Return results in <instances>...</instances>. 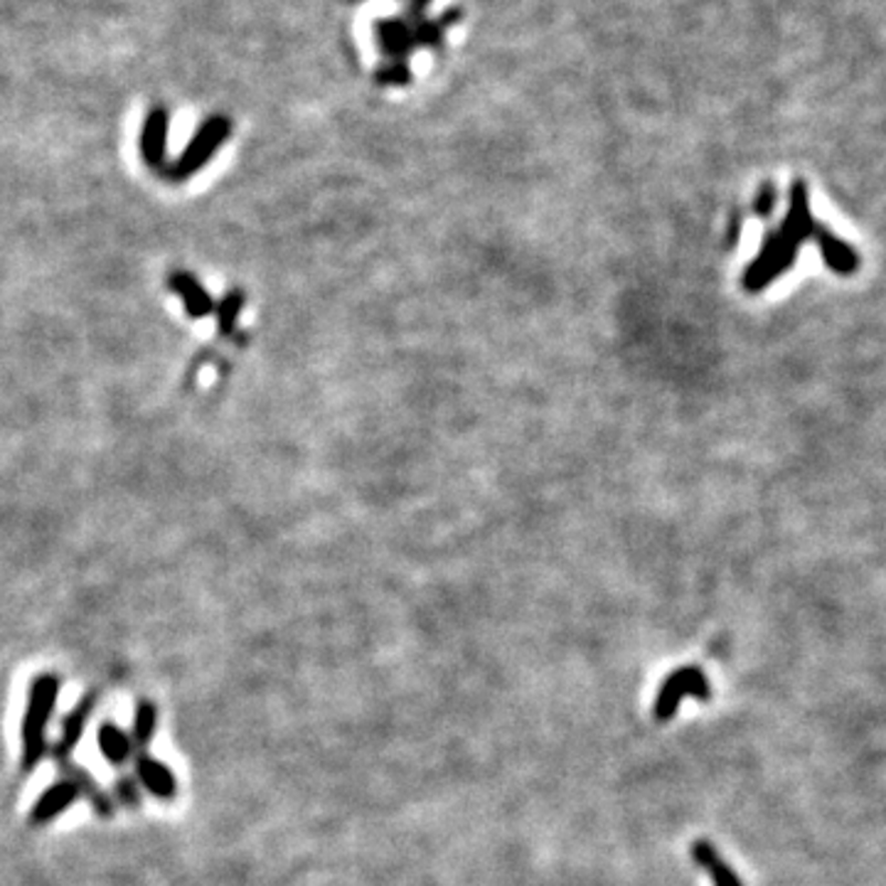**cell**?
I'll list each match as a JSON object with an SVG mask.
<instances>
[{"mask_svg":"<svg viewBox=\"0 0 886 886\" xmlns=\"http://www.w3.org/2000/svg\"><path fill=\"white\" fill-rule=\"evenodd\" d=\"M817 229L820 225L811 215L805 183L798 180L791 190V212H788V220L783 222L779 232H773L765 239L759 259L753 261V267L747 271V279H743L747 289L759 291L763 286H769L781 271L793 267L798 249H801L805 239H815Z\"/></svg>","mask_w":886,"mask_h":886,"instance_id":"obj_1","label":"cell"},{"mask_svg":"<svg viewBox=\"0 0 886 886\" xmlns=\"http://www.w3.org/2000/svg\"><path fill=\"white\" fill-rule=\"evenodd\" d=\"M60 697V677L52 673H42L30 682L28 707L20 727V769L32 773L50 753L48 729L58 707Z\"/></svg>","mask_w":886,"mask_h":886,"instance_id":"obj_2","label":"cell"},{"mask_svg":"<svg viewBox=\"0 0 886 886\" xmlns=\"http://www.w3.org/2000/svg\"><path fill=\"white\" fill-rule=\"evenodd\" d=\"M685 697H695V699H709L712 697V685H709L705 670L699 665H685V667H677L673 675H667L663 685H660V692L655 697V705H653V715L658 721H670L677 715V707Z\"/></svg>","mask_w":886,"mask_h":886,"instance_id":"obj_3","label":"cell"},{"mask_svg":"<svg viewBox=\"0 0 886 886\" xmlns=\"http://www.w3.org/2000/svg\"><path fill=\"white\" fill-rule=\"evenodd\" d=\"M229 134V122L225 116H210L207 122L197 131L195 138L190 140V146L183 150V156L173 163L168 168V175L173 180H185L190 178L192 173L200 170L207 160H210L212 153L225 144V138Z\"/></svg>","mask_w":886,"mask_h":886,"instance_id":"obj_4","label":"cell"},{"mask_svg":"<svg viewBox=\"0 0 886 886\" xmlns=\"http://www.w3.org/2000/svg\"><path fill=\"white\" fill-rule=\"evenodd\" d=\"M98 702V695L96 692H86L80 702H76L70 715L62 719V727H60V739L54 741V747L50 749L54 763H64V761H72V753L74 749L80 747V741L84 739V731L90 727L92 715L96 709Z\"/></svg>","mask_w":886,"mask_h":886,"instance_id":"obj_5","label":"cell"},{"mask_svg":"<svg viewBox=\"0 0 886 886\" xmlns=\"http://www.w3.org/2000/svg\"><path fill=\"white\" fill-rule=\"evenodd\" d=\"M80 798H82L80 788H76L70 779H64V775H62L60 781L50 783L45 791L40 793V798H38L35 805H32V811H30V825L32 827H45V825L54 823V820L67 813L70 807L76 801H80Z\"/></svg>","mask_w":886,"mask_h":886,"instance_id":"obj_6","label":"cell"},{"mask_svg":"<svg viewBox=\"0 0 886 886\" xmlns=\"http://www.w3.org/2000/svg\"><path fill=\"white\" fill-rule=\"evenodd\" d=\"M134 775L138 785L158 801H173L178 795V779L168 769V763H163L160 759L150 757V753H138L134 757Z\"/></svg>","mask_w":886,"mask_h":886,"instance_id":"obj_7","label":"cell"},{"mask_svg":"<svg viewBox=\"0 0 886 886\" xmlns=\"http://www.w3.org/2000/svg\"><path fill=\"white\" fill-rule=\"evenodd\" d=\"M168 124H170V114L163 106H158L148 114L144 131H140V156H144L148 168H153V170H160L163 163H166Z\"/></svg>","mask_w":886,"mask_h":886,"instance_id":"obj_8","label":"cell"},{"mask_svg":"<svg viewBox=\"0 0 886 886\" xmlns=\"http://www.w3.org/2000/svg\"><path fill=\"white\" fill-rule=\"evenodd\" d=\"M58 769L62 771L64 779H70L76 788H80V795L90 801L94 807V813L98 817H112L114 815V798L112 793H106L102 785L94 781V775L84 769V765H76L74 761L58 763Z\"/></svg>","mask_w":886,"mask_h":886,"instance_id":"obj_9","label":"cell"},{"mask_svg":"<svg viewBox=\"0 0 886 886\" xmlns=\"http://www.w3.org/2000/svg\"><path fill=\"white\" fill-rule=\"evenodd\" d=\"M96 743L98 753H102L106 763H112L114 769H124V765L134 759V743L131 737L122 727H116L114 721H104L96 729Z\"/></svg>","mask_w":886,"mask_h":886,"instance_id":"obj_10","label":"cell"},{"mask_svg":"<svg viewBox=\"0 0 886 886\" xmlns=\"http://www.w3.org/2000/svg\"><path fill=\"white\" fill-rule=\"evenodd\" d=\"M692 859L709 874V877H712L715 886H743L741 879L737 877V872L731 869L725 857L719 855L712 842L697 840L692 845Z\"/></svg>","mask_w":886,"mask_h":886,"instance_id":"obj_11","label":"cell"},{"mask_svg":"<svg viewBox=\"0 0 886 886\" xmlns=\"http://www.w3.org/2000/svg\"><path fill=\"white\" fill-rule=\"evenodd\" d=\"M168 283H170V289L183 299L185 311L190 313V319H205V315L212 311L210 295H207V291L190 277L188 271H173Z\"/></svg>","mask_w":886,"mask_h":886,"instance_id":"obj_12","label":"cell"},{"mask_svg":"<svg viewBox=\"0 0 886 886\" xmlns=\"http://www.w3.org/2000/svg\"><path fill=\"white\" fill-rule=\"evenodd\" d=\"M158 729V709L148 699H138L134 709V721H131V743H134V757L138 753H146L153 737H156Z\"/></svg>","mask_w":886,"mask_h":886,"instance_id":"obj_13","label":"cell"},{"mask_svg":"<svg viewBox=\"0 0 886 886\" xmlns=\"http://www.w3.org/2000/svg\"><path fill=\"white\" fill-rule=\"evenodd\" d=\"M815 239H817L820 249H823V254H825V261L830 264V269H835L840 273H852L857 269L859 259L855 254V249L847 247L845 242H840V239L830 234L827 229L820 227Z\"/></svg>","mask_w":886,"mask_h":886,"instance_id":"obj_14","label":"cell"},{"mask_svg":"<svg viewBox=\"0 0 886 886\" xmlns=\"http://www.w3.org/2000/svg\"><path fill=\"white\" fill-rule=\"evenodd\" d=\"M140 791H144V788L138 785L136 775H118L116 783H114L112 798L118 805L128 807V811H138L140 801H144V798H140Z\"/></svg>","mask_w":886,"mask_h":886,"instance_id":"obj_15","label":"cell"},{"mask_svg":"<svg viewBox=\"0 0 886 886\" xmlns=\"http://www.w3.org/2000/svg\"><path fill=\"white\" fill-rule=\"evenodd\" d=\"M239 309H242V295H239V293H229L227 299L220 305H217V319H220V325H222V331L227 335L234 331Z\"/></svg>","mask_w":886,"mask_h":886,"instance_id":"obj_16","label":"cell"}]
</instances>
